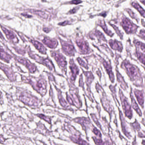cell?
<instances>
[{"instance_id":"obj_1","label":"cell","mask_w":145,"mask_h":145,"mask_svg":"<svg viewBox=\"0 0 145 145\" xmlns=\"http://www.w3.org/2000/svg\"><path fill=\"white\" fill-rule=\"evenodd\" d=\"M19 99L25 104L29 106L37 107L39 105L38 98L28 93H22L20 95Z\"/></svg>"},{"instance_id":"obj_2","label":"cell","mask_w":145,"mask_h":145,"mask_svg":"<svg viewBox=\"0 0 145 145\" xmlns=\"http://www.w3.org/2000/svg\"><path fill=\"white\" fill-rule=\"evenodd\" d=\"M124 66L131 80H134L136 79L135 78L137 77H139L138 69L136 66L131 65L129 63L127 62L124 63Z\"/></svg>"},{"instance_id":"obj_3","label":"cell","mask_w":145,"mask_h":145,"mask_svg":"<svg viewBox=\"0 0 145 145\" xmlns=\"http://www.w3.org/2000/svg\"><path fill=\"white\" fill-rule=\"evenodd\" d=\"M122 26L127 33H133L136 31L138 26L127 18H124L122 22Z\"/></svg>"},{"instance_id":"obj_4","label":"cell","mask_w":145,"mask_h":145,"mask_svg":"<svg viewBox=\"0 0 145 145\" xmlns=\"http://www.w3.org/2000/svg\"><path fill=\"white\" fill-rule=\"evenodd\" d=\"M120 98H121L122 102L123 107L124 110V112L126 114V116L128 118H131V107L128 102L126 98L123 95L122 93H120Z\"/></svg>"},{"instance_id":"obj_5","label":"cell","mask_w":145,"mask_h":145,"mask_svg":"<svg viewBox=\"0 0 145 145\" xmlns=\"http://www.w3.org/2000/svg\"><path fill=\"white\" fill-rule=\"evenodd\" d=\"M1 29H2L3 31L4 32V33H5L6 37L9 40L13 42L14 43H18L19 42V40L16 35L13 31L8 30L1 25Z\"/></svg>"},{"instance_id":"obj_6","label":"cell","mask_w":145,"mask_h":145,"mask_svg":"<svg viewBox=\"0 0 145 145\" xmlns=\"http://www.w3.org/2000/svg\"><path fill=\"white\" fill-rule=\"evenodd\" d=\"M15 59L18 62L20 63L21 64H23V65H25L26 66V67L29 69L30 71L31 72H34L35 70V67L34 66L33 64H31L29 61L26 60V59H24V58H21L18 57H16Z\"/></svg>"},{"instance_id":"obj_7","label":"cell","mask_w":145,"mask_h":145,"mask_svg":"<svg viewBox=\"0 0 145 145\" xmlns=\"http://www.w3.org/2000/svg\"><path fill=\"white\" fill-rule=\"evenodd\" d=\"M1 68L3 70H4V72L6 74L8 77L11 80L13 81L15 80V75L12 70L9 68L7 66H5L4 65H2L1 66Z\"/></svg>"},{"instance_id":"obj_8","label":"cell","mask_w":145,"mask_h":145,"mask_svg":"<svg viewBox=\"0 0 145 145\" xmlns=\"http://www.w3.org/2000/svg\"><path fill=\"white\" fill-rule=\"evenodd\" d=\"M11 56L8 54L4 49L0 47V58L6 62L9 63L11 59Z\"/></svg>"},{"instance_id":"obj_9","label":"cell","mask_w":145,"mask_h":145,"mask_svg":"<svg viewBox=\"0 0 145 145\" xmlns=\"http://www.w3.org/2000/svg\"><path fill=\"white\" fill-rule=\"evenodd\" d=\"M70 139H71L72 141L77 144L81 145H90L88 143H87L86 142L77 136H72Z\"/></svg>"},{"instance_id":"obj_10","label":"cell","mask_w":145,"mask_h":145,"mask_svg":"<svg viewBox=\"0 0 145 145\" xmlns=\"http://www.w3.org/2000/svg\"><path fill=\"white\" fill-rule=\"evenodd\" d=\"M135 96L136 97L137 99L138 100V101L139 102L140 105L141 106L143 107V93L141 91H138V90H135Z\"/></svg>"},{"instance_id":"obj_11","label":"cell","mask_w":145,"mask_h":145,"mask_svg":"<svg viewBox=\"0 0 145 145\" xmlns=\"http://www.w3.org/2000/svg\"><path fill=\"white\" fill-rule=\"evenodd\" d=\"M111 41L112 42H110V44L112 47L113 48V49L121 51L122 49V46L121 44L116 41H113V40H111Z\"/></svg>"},{"instance_id":"obj_12","label":"cell","mask_w":145,"mask_h":145,"mask_svg":"<svg viewBox=\"0 0 145 145\" xmlns=\"http://www.w3.org/2000/svg\"><path fill=\"white\" fill-rule=\"evenodd\" d=\"M132 5L135 9H136L143 16L144 18H145V11L144 9L141 7L140 5L138 4L136 2H134L132 3Z\"/></svg>"},{"instance_id":"obj_13","label":"cell","mask_w":145,"mask_h":145,"mask_svg":"<svg viewBox=\"0 0 145 145\" xmlns=\"http://www.w3.org/2000/svg\"><path fill=\"white\" fill-rule=\"evenodd\" d=\"M131 96V103H132V106L133 109L135 110H136L137 112L138 113V114H139V115L141 116V112L140 111V110L139 109L138 106L137 104L136 103L135 100H134V98L132 96Z\"/></svg>"},{"instance_id":"obj_14","label":"cell","mask_w":145,"mask_h":145,"mask_svg":"<svg viewBox=\"0 0 145 145\" xmlns=\"http://www.w3.org/2000/svg\"><path fill=\"white\" fill-rule=\"evenodd\" d=\"M31 42L33 44V45L36 47L37 49H38V50H40V51L43 52V51H44V47L43 46V45H41V44H40V43L38 42L35 41V40H31Z\"/></svg>"},{"instance_id":"obj_15","label":"cell","mask_w":145,"mask_h":145,"mask_svg":"<svg viewBox=\"0 0 145 145\" xmlns=\"http://www.w3.org/2000/svg\"><path fill=\"white\" fill-rule=\"evenodd\" d=\"M38 116L40 118H41V119H43V120H45L46 121L48 122V123H51L50 119L48 117H47L43 115H38Z\"/></svg>"},{"instance_id":"obj_16","label":"cell","mask_w":145,"mask_h":145,"mask_svg":"<svg viewBox=\"0 0 145 145\" xmlns=\"http://www.w3.org/2000/svg\"><path fill=\"white\" fill-rule=\"evenodd\" d=\"M93 132L94 133V134H95L96 135H97L99 137H101V135L100 132L99 130H98L96 128H94L93 130Z\"/></svg>"},{"instance_id":"obj_17","label":"cell","mask_w":145,"mask_h":145,"mask_svg":"<svg viewBox=\"0 0 145 145\" xmlns=\"http://www.w3.org/2000/svg\"><path fill=\"white\" fill-rule=\"evenodd\" d=\"M140 36L143 39L145 40V31L144 30H141L140 32Z\"/></svg>"},{"instance_id":"obj_18","label":"cell","mask_w":145,"mask_h":145,"mask_svg":"<svg viewBox=\"0 0 145 145\" xmlns=\"http://www.w3.org/2000/svg\"><path fill=\"white\" fill-rule=\"evenodd\" d=\"M132 126L134 127L135 129H138H138L140 128V125L138 124V123H137V122H136V123L135 122V123H133Z\"/></svg>"},{"instance_id":"obj_19","label":"cell","mask_w":145,"mask_h":145,"mask_svg":"<svg viewBox=\"0 0 145 145\" xmlns=\"http://www.w3.org/2000/svg\"><path fill=\"white\" fill-rule=\"evenodd\" d=\"M92 117V118H93V120H94V121L95 122V123L99 127H100V125L99 124V122L98 121L97 119L94 116V115H91Z\"/></svg>"},{"instance_id":"obj_20","label":"cell","mask_w":145,"mask_h":145,"mask_svg":"<svg viewBox=\"0 0 145 145\" xmlns=\"http://www.w3.org/2000/svg\"><path fill=\"white\" fill-rule=\"evenodd\" d=\"M6 140V139H5V138L2 135L0 134V143H2L5 141Z\"/></svg>"},{"instance_id":"obj_21","label":"cell","mask_w":145,"mask_h":145,"mask_svg":"<svg viewBox=\"0 0 145 145\" xmlns=\"http://www.w3.org/2000/svg\"><path fill=\"white\" fill-rule=\"evenodd\" d=\"M128 13H129V14H130V15L131 16V18L132 17V18H134V17H135V13H133L132 11H131V10L130 9H128Z\"/></svg>"},{"instance_id":"obj_22","label":"cell","mask_w":145,"mask_h":145,"mask_svg":"<svg viewBox=\"0 0 145 145\" xmlns=\"http://www.w3.org/2000/svg\"><path fill=\"white\" fill-rule=\"evenodd\" d=\"M67 99H68V101L69 102V103H70V104L74 105V103H73V102H72V100L71 99L70 97H68Z\"/></svg>"},{"instance_id":"obj_23","label":"cell","mask_w":145,"mask_h":145,"mask_svg":"<svg viewBox=\"0 0 145 145\" xmlns=\"http://www.w3.org/2000/svg\"><path fill=\"white\" fill-rule=\"evenodd\" d=\"M23 16H24L26 17V18H31V15H28V14H22Z\"/></svg>"},{"instance_id":"obj_24","label":"cell","mask_w":145,"mask_h":145,"mask_svg":"<svg viewBox=\"0 0 145 145\" xmlns=\"http://www.w3.org/2000/svg\"><path fill=\"white\" fill-rule=\"evenodd\" d=\"M0 38H1V39H2V40H4V36H3L2 35V33H1V32H0Z\"/></svg>"},{"instance_id":"obj_25","label":"cell","mask_w":145,"mask_h":145,"mask_svg":"<svg viewBox=\"0 0 145 145\" xmlns=\"http://www.w3.org/2000/svg\"><path fill=\"white\" fill-rule=\"evenodd\" d=\"M141 2L143 3V4H145V1H141Z\"/></svg>"},{"instance_id":"obj_26","label":"cell","mask_w":145,"mask_h":145,"mask_svg":"<svg viewBox=\"0 0 145 145\" xmlns=\"http://www.w3.org/2000/svg\"><path fill=\"white\" fill-rule=\"evenodd\" d=\"M144 141V142H143V143L144 144V145H145V141Z\"/></svg>"},{"instance_id":"obj_27","label":"cell","mask_w":145,"mask_h":145,"mask_svg":"<svg viewBox=\"0 0 145 145\" xmlns=\"http://www.w3.org/2000/svg\"><path fill=\"white\" fill-rule=\"evenodd\" d=\"M1 94H2V93H1V91H0V98H1Z\"/></svg>"},{"instance_id":"obj_28","label":"cell","mask_w":145,"mask_h":145,"mask_svg":"<svg viewBox=\"0 0 145 145\" xmlns=\"http://www.w3.org/2000/svg\"><path fill=\"white\" fill-rule=\"evenodd\" d=\"M0 126H1V125H0Z\"/></svg>"}]
</instances>
